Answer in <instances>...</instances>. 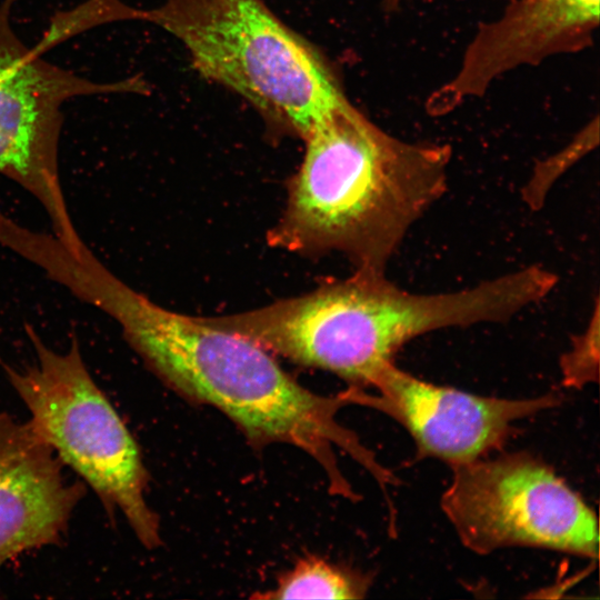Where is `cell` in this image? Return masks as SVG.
<instances>
[{"label": "cell", "instance_id": "8fae6325", "mask_svg": "<svg viewBox=\"0 0 600 600\" xmlns=\"http://www.w3.org/2000/svg\"><path fill=\"white\" fill-rule=\"evenodd\" d=\"M370 584L368 576L317 558H308L284 574L267 599H360Z\"/></svg>", "mask_w": 600, "mask_h": 600}, {"label": "cell", "instance_id": "7c38bea8", "mask_svg": "<svg viewBox=\"0 0 600 600\" xmlns=\"http://www.w3.org/2000/svg\"><path fill=\"white\" fill-rule=\"evenodd\" d=\"M597 144L598 121L594 120L571 143L536 164L521 191L527 206L531 210L541 209L556 181Z\"/></svg>", "mask_w": 600, "mask_h": 600}, {"label": "cell", "instance_id": "6da1fadb", "mask_svg": "<svg viewBox=\"0 0 600 600\" xmlns=\"http://www.w3.org/2000/svg\"><path fill=\"white\" fill-rule=\"evenodd\" d=\"M92 304L118 322L149 368L179 393L216 407L253 442L287 443L310 454L327 473L331 492L357 497L339 469L336 447L382 489L397 482L356 433L339 423L338 411L351 404L347 391L314 393L256 342L201 317L168 310L113 274L97 284Z\"/></svg>", "mask_w": 600, "mask_h": 600}, {"label": "cell", "instance_id": "52a82bcc", "mask_svg": "<svg viewBox=\"0 0 600 600\" xmlns=\"http://www.w3.org/2000/svg\"><path fill=\"white\" fill-rule=\"evenodd\" d=\"M13 3H0V173L40 202L53 234L79 254L86 243L71 220L59 174L61 107L73 97L146 92V86L138 77L93 82L46 61L12 30Z\"/></svg>", "mask_w": 600, "mask_h": 600}, {"label": "cell", "instance_id": "5bb4252c", "mask_svg": "<svg viewBox=\"0 0 600 600\" xmlns=\"http://www.w3.org/2000/svg\"><path fill=\"white\" fill-rule=\"evenodd\" d=\"M599 299H596L592 316L586 329L572 338L570 349L560 358L562 383L580 389L599 379Z\"/></svg>", "mask_w": 600, "mask_h": 600}, {"label": "cell", "instance_id": "30bf717a", "mask_svg": "<svg viewBox=\"0 0 600 600\" xmlns=\"http://www.w3.org/2000/svg\"><path fill=\"white\" fill-rule=\"evenodd\" d=\"M63 467L29 421L0 413V569L66 534L86 484L67 480Z\"/></svg>", "mask_w": 600, "mask_h": 600}, {"label": "cell", "instance_id": "8992f818", "mask_svg": "<svg viewBox=\"0 0 600 600\" xmlns=\"http://www.w3.org/2000/svg\"><path fill=\"white\" fill-rule=\"evenodd\" d=\"M452 470L440 506L469 550L532 547L598 559L597 514L541 459L521 451Z\"/></svg>", "mask_w": 600, "mask_h": 600}, {"label": "cell", "instance_id": "5b68a950", "mask_svg": "<svg viewBox=\"0 0 600 600\" xmlns=\"http://www.w3.org/2000/svg\"><path fill=\"white\" fill-rule=\"evenodd\" d=\"M26 331L36 360L6 372L30 413L29 423L94 491L110 517L119 510L144 547H158L159 519L146 499L148 472L140 449L90 374L77 338L62 352L47 346L31 326Z\"/></svg>", "mask_w": 600, "mask_h": 600}, {"label": "cell", "instance_id": "4fadbf2b", "mask_svg": "<svg viewBox=\"0 0 600 600\" xmlns=\"http://www.w3.org/2000/svg\"><path fill=\"white\" fill-rule=\"evenodd\" d=\"M131 19H141V10L130 8L119 0H89L66 14H58L34 48L42 53L59 41L99 23Z\"/></svg>", "mask_w": 600, "mask_h": 600}, {"label": "cell", "instance_id": "9c48e42d", "mask_svg": "<svg viewBox=\"0 0 600 600\" xmlns=\"http://www.w3.org/2000/svg\"><path fill=\"white\" fill-rule=\"evenodd\" d=\"M598 24L599 0H518L500 20L477 33L458 73L431 94L428 111L452 110L517 66L581 49Z\"/></svg>", "mask_w": 600, "mask_h": 600}, {"label": "cell", "instance_id": "3957f363", "mask_svg": "<svg viewBox=\"0 0 600 600\" xmlns=\"http://www.w3.org/2000/svg\"><path fill=\"white\" fill-rule=\"evenodd\" d=\"M454 318L456 307L447 292H410L384 272L364 269L268 306L201 317L214 328L332 372L357 388L371 387L378 370L407 342L449 328Z\"/></svg>", "mask_w": 600, "mask_h": 600}, {"label": "cell", "instance_id": "7a4b0ae2", "mask_svg": "<svg viewBox=\"0 0 600 600\" xmlns=\"http://www.w3.org/2000/svg\"><path fill=\"white\" fill-rule=\"evenodd\" d=\"M268 244L291 253L346 256L384 272L413 223L446 192L450 148L403 142L346 99L303 139Z\"/></svg>", "mask_w": 600, "mask_h": 600}, {"label": "cell", "instance_id": "277c9868", "mask_svg": "<svg viewBox=\"0 0 600 600\" xmlns=\"http://www.w3.org/2000/svg\"><path fill=\"white\" fill-rule=\"evenodd\" d=\"M142 20L180 40L201 76L302 140L346 100L319 52L262 0H163Z\"/></svg>", "mask_w": 600, "mask_h": 600}, {"label": "cell", "instance_id": "9a60e30c", "mask_svg": "<svg viewBox=\"0 0 600 600\" xmlns=\"http://www.w3.org/2000/svg\"><path fill=\"white\" fill-rule=\"evenodd\" d=\"M1 360V359H0Z\"/></svg>", "mask_w": 600, "mask_h": 600}, {"label": "cell", "instance_id": "ba28073f", "mask_svg": "<svg viewBox=\"0 0 600 600\" xmlns=\"http://www.w3.org/2000/svg\"><path fill=\"white\" fill-rule=\"evenodd\" d=\"M377 393L350 387L352 403L368 406L399 422L414 441L418 458H434L451 467L500 450L514 423L561 402L558 394L527 399L482 397L421 380L393 361L376 373Z\"/></svg>", "mask_w": 600, "mask_h": 600}]
</instances>
